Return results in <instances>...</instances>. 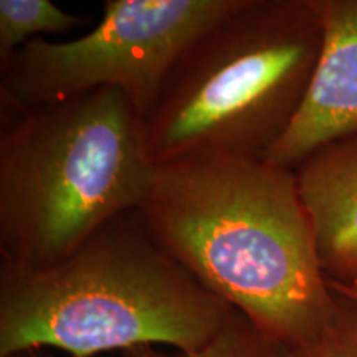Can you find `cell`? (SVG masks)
Listing matches in <instances>:
<instances>
[{"instance_id":"30bf717a","label":"cell","mask_w":357,"mask_h":357,"mask_svg":"<svg viewBox=\"0 0 357 357\" xmlns=\"http://www.w3.org/2000/svg\"><path fill=\"white\" fill-rule=\"evenodd\" d=\"M337 294V310L324 329L303 344L283 349L284 357H357V303Z\"/></svg>"},{"instance_id":"9c48e42d","label":"cell","mask_w":357,"mask_h":357,"mask_svg":"<svg viewBox=\"0 0 357 357\" xmlns=\"http://www.w3.org/2000/svg\"><path fill=\"white\" fill-rule=\"evenodd\" d=\"M119 357H284L283 349L268 341L265 336L234 311L229 323L211 344L195 352H178L159 347H142Z\"/></svg>"},{"instance_id":"5b68a950","label":"cell","mask_w":357,"mask_h":357,"mask_svg":"<svg viewBox=\"0 0 357 357\" xmlns=\"http://www.w3.org/2000/svg\"><path fill=\"white\" fill-rule=\"evenodd\" d=\"M243 0H105L95 29L66 42L35 38L0 68V100L50 105L119 89L142 121L177 60Z\"/></svg>"},{"instance_id":"7c38bea8","label":"cell","mask_w":357,"mask_h":357,"mask_svg":"<svg viewBox=\"0 0 357 357\" xmlns=\"http://www.w3.org/2000/svg\"><path fill=\"white\" fill-rule=\"evenodd\" d=\"M331 284V288L334 289V291L344 294V296L351 298V300H354L357 303V291H354V289H349V288H344V287H339V284H334V283H329Z\"/></svg>"},{"instance_id":"7a4b0ae2","label":"cell","mask_w":357,"mask_h":357,"mask_svg":"<svg viewBox=\"0 0 357 357\" xmlns=\"http://www.w3.org/2000/svg\"><path fill=\"white\" fill-rule=\"evenodd\" d=\"M231 314L159 247L136 211L106 223L55 265L0 268V357L195 352Z\"/></svg>"},{"instance_id":"8992f818","label":"cell","mask_w":357,"mask_h":357,"mask_svg":"<svg viewBox=\"0 0 357 357\" xmlns=\"http://www.w3.org/2000/svg\"><path fill=\"white\" fill-rule=\"evenodd\" d=\"M321 50L291 126L265 158L296 169L321 147L357 134V0H310Z\"/></svg>"},{"instance_id":"8fae6325","label":"cell","mask_w":357,"mask_h":357,"mask_svg":"<svg viewBox=\"0 0 357 357\" xmlns=\"http://www.w3.org/2000/svg\"><path fill=\"white\" fill-rule=\"evenodd\" d=\"M13 357H60V356H58L56 352H50V351H30V352H22V354L13 356Z\"/></svg>"},{"instance_id":"3957f363","label":"cell","mask_w":357,"mask_h":357,"mask_svg":"<svg viewBox=\"0 0 357 357\" xmlns=\"http://www.w3.org/2000/svg\"><path fill=\"white\" fill-rule=\"evenodd\" d=\"M154 169L144 121L119 89L38 106L0 100V268L65 260L139 207Z\"/></svg>"},{"instance_id":"ba28073f","label":"cell","mask_w":357,"mask_h":357,"mask_svg":"<svg viewBox=\"0 0 357 357\" xmlns=\"http://www.w3.org/2000/svg\"><path fill=\"white\" fill-rule=\"evenodd\" d=\"M86 17L63 10L52 0H0V68L13 53L40 35L66 33Z\"/></svg>"},{"instance_id":"277c9868","label":"cell","mask_w":357,"mask_h":357,"mask_svg":"<svg viewBox=\"0 0 357 357\" xmlns=\"http://www.w3.org/2000/svg\"><path fill=\"white\" fill-rule=\"evenodd\" d=\"M319 50L310 0H243L178 58L144 119L154 166L202 154L265 159L300 111Z\"/></svg>"},{"instance_id":"52a82bcc","label":"cell","mask_w":357,"mask_h":357,"mask_svg":"<svg viewBox=\"0 0 357 357\" xmlns=\"http://www.w3.org/2000/svg\"><path fill=\"white\" fill-rule=\"evenodd\" d=\"M329 283L357 291V134L294 169Z\"/></svg>"},{"instance_id":"6da1fadb","label":"cell","mask_w":357,"mask_h":357,"mask_svg":"<svg viewBox=\"0 0 357 357\" xmlns=\"http://www.w3.org/2000/svg\"><path fill=\"white\" fill-rule=\"evenodd\" d=\"M136 213L169 257L281 349L333 319L337 294L293 169L189 155L155 166Z\"/></svg>"}]
</instances>
